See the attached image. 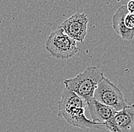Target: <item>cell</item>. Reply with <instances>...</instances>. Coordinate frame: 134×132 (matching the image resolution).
<instances>
[{
    "instance_id": "6da1fadb",
    "label": "cell",
    "mask_w": 134,
    "mask_h": 132,
    "mask_svg": "<svg viewBox=\"0 0 134 132\" xmlns=\"http://www.w3.org/2000/svg\"><path fill=\"white\" fill-rule=\"evenodd\" d=\"M87 102L74 92L64 88L58 104V116L63 118L69 124L79 128H100L104 124L93 122L85 114Z\"/></svg>"
},
{
    "instance_id": "7a4b0ae2",
    "label": "cell",
    "mask_w": 134,
    "mask_h": 132,
    "mask_svg": "<svg viewBox=\"0 0 134 132\" xmlns=\"http://www.w3.org/2000/svg\"><path fill=\"white\" fill-rule=\"evenodd\" d=\"M103 77L104 73L98 66H88L75 77L65 80L63 83L65 88L74 92L85 102H88L94 99V92Z\"/></svg>"
},
{
    "instance_id": "3957f363",
    "label": "cell",
    "mask_w": 134,
    "mask_h": 132,
    "mask_svg": "<svg viewBox=\"0 0 134 132\" xmlns=\"http://www.w3.org/2000/svg\"><path fill=\"white\" fill-rule=\"evenodd\" d=\"M45 47L50 56L59 60L69 59L79 51L77 42L68 36L60 27L49 35Z\"/></svg>"
},
{
    "instance_id": "277c9868",
    "label": "cell",
    "mask_w": 134,
    "mask_h": 132,
    "mask_svg": "<svg viewBox=\"0 0 134 132\" xmlns=\"http://www.w3.org/2000/svg\"><path fill=\"white\" fill-rule=\"evenodd\" d=\"M98 102L120 112L128 105L120 89L104 76L100 80L94 94Z\"/></svg>"
},
{
    "instance_id": "5b68a950",
    "label": "cell",
    "mask_w": 134,
    "mask_h": 132,
    "mask_svg": "<svg viewBox=\"0 0 134 132\" xmlns=\"http://www.w3.org/2000/svg\"><path fill=\"white\" fill-rule=\"evenodd\" d=\"M113 29L123 39L130 41L134 38V14L130 13L126 6L117 8L112 18Z\"/></svg>"
},
{
    "instance_id": "8992f818",
    "label": "cell",
    "mask_w": 134,
    "mask_h": 132,
    "mask_svg": "<svg viewBox=\"0 0 134 132\" xmlns=\"http://www.w3.org/2000/svg\"><path fill=\"white\" fill-rule=\"evenodd\" d=\"M88 21L89 19L85 14L75 13L65 20L59 27L75 41L82 43L87 35Z\"/></svg>"
},
{
    "instance_id": "52a82bcc",
    "label": "cell",
    "mask_w": 134,
    "mask_h": 132,
    "mask_svg": "<svg viewBox=\"0 0 134 132\" xmlns=\"http://www.w3.org/2000/svg\"><path fill=\"white\" fill-rule=\"evenodd\" d=\"M110 132H134V104L128 105L104 124Z\"/></svg>"
},
{
    "instance_id": "ba28073f",
    "label": "cell",
    "mask_w": 134,
    "mask_h": 132,
    "mask_svg": "<svg viewBox=\"0 0 134 132\" xmlns=\"http://www.w3.org/2000/svg\"><path fill=\"white\" fill-rule=\"evenodd\" d=\"M87 108L90 113L91 121L99 124H104L117 113V111L114 108L100 103L94 99L87 102Z\"/></svg>"
},
{
    "instance_id": "9c48e42d",
    "label": "cell",
    "mask_w": 134,
    "mask_h": 132,
    "mask_svg": "<svg viewBox=\"0 0 134 132\" xmlns=\"http://www.w3.org/2000/svg\"><path fill=\"white\" fill-rule=\"evenodd\" d=\"M126 8H127V10L130 13H132V14H134V0H132V1H130L127 5H126Z\"/></svg>"
}]
</instances>
